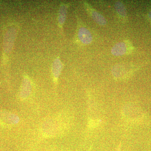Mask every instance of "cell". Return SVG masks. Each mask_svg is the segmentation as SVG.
Masks as SVG:
<instances>
[{"mask_svg":"<svg viewBox=\"0 0 151 151\" xmlns=\"http://www.w3.org/2000/svg\"><path fill=\"white\" fill-rule=\"evenodd\" d=\"M67 6L66 5H63L60 8V9L59 22L60 24H63L66 18V14H67Z\"/></svg>","mask_w":151,"mask_h":151,"instance_id":"5","label":"cell"},{"mask_svg":"<svg viewBox=\"0 0 151 151\" xmlns=\"http://www.w3.org/2000/svg\"><path fill=\"white\" fill-rule=\"evenodd\" d=\"M128 50L127 43L124 42H119L112 47L111 52L114 56H119L126 54Z\"/></svg>","mask_w":151,"mask_h":151,"instance_id":"1","label":"cell"},{"mask_svg":"<svg viewBox=\"0 0 151 151\" xmlns=\"http://www.w3.org/2000/svg\"><path fill=\"white\" fill-rule=\"evenodd\" d=\"M115 7L116 12L120 16L125 17L127 16V10L124 4L120 1H117L115 3Z\"/></svg>","mask_w":151,"mask_h":151,"instance_id":"4","label":"cell"},{"mask_svg":"<svg viewBox=\"0 0 151 151\" xmlns=\"http://www.w3.org/2000/svg\"><path fill=\"white\" fill-rule=\"evenodd\" d=\"M78 37L79 40L84 44H89L92 41V34L87 29L81 27L78 32Z\"/></svg>","mask_w":151,"mask_h":151,"instance_id":"2","label":"cell"},{"mask_svg":"<svg viewBox=\"0 0 151 151\" xmlns=\"http://www.w3.org/2000/svg\"><path fill=\"white\" fill-rule=\"evenodd\" d=\"M91 16L95 22L100 25H105L106 24V20L100 13L94 9L91 11Z\"/></svg>","mask_w":151,"mask_h":151,"instance_id":"3","label":"cell"}]
</instances>
